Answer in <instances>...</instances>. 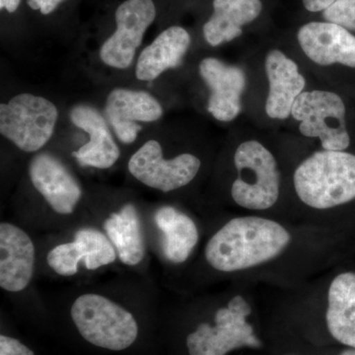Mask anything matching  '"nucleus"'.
Returning a JSON list of instances; mask_svg holds the SVG:
<instances>
[{"label":"nucleus","mask_w":355,"mask_h":355,"mask_svg":"<svg viewBox=\"0 0 355 355\" xmlns=\"http://www.w3.org/2000/svg\"><path fill=\"white\" fill-rule=\"evenodd\" d=\"M36 249L27 232L10 222L0 224V286L17 293L31 284Z\"/></svg>","instance_id":"nucleus-11"},{"label":"nucleus","mask_w":355,"mask_h":355,"mask_svg":"<svg viewBox=\"0 0 355 355\" xmlns=\"http://www.w3.org/2000/svg\"><path fill=\"white\" fill-rule=\"evenodd\" d=\"M345 113L340 96L330 91L314 90L298 96L291 116L300 121V132L306 137L319 139L324 150L345 151L350 146Z\"/></svg>","instance_id":"nucleus-6"},{"label":"nucleus","mask_w":355,"mask_h":355,"mask_svg":"<svg viewBox=\"0 0 355 355\" xmlns=\"http://www.w3.org/2000/svg\"><path fill=\"white\" fill-rule=\"evenodd\" d=\"M200 159L189 153L166 160L160 144L149 140L130 157L128 167L140 183L169 193L190 184L200 171Z\"/></svg>","instance_id":"nucleus-8"},{"label":"nucleus","mask_w":355,"mask_h":355,"mask_svg":"<svg viewBox=\"0 0 355 355\" xmlns=\"http://www.w3.org/2000/svg\"><path fill=\"white\" fill-rule=\"evenodd\" d=\"M214 13L203 26L205 41L212 46L233 41L243 34V27L260 16L261 0H214Z\"/></svg>","instance_id":"nucleus-18"},{"label":"nucleus","mask_w":355,"mask_h":355,"mask_svg":"<svg viewBox=\"0 0 355 355\" xmlns=\"http://www.w3.org/2000/svg\"><path fill=\"white\" fill-rule=\"evenodd\" d=\"M105 233L113 243L118 258L123 265H139L146 257V240L139 212L128 203L104 222Z\"/></svg>","instance_id":"nucleus-21"},{"label":"nucleus","mask_w":355,"mask_h":355,"mask_svg":"<svg viewBox=\"0 0 355 355\" xmlns=\"http://www.w3.org/2000/svg\"><path fill=\"white\" fill-rule=\"evenodd\" d=\"M294 188L308 207L328 209L355 198V155L345 151L315 153L295 170Z\"/></svg>","instance_id":"nucleus-2"},{"label":"nucleus","mask_w":355,"mask_h":355,"mask_svg":"<svg viewBox=\"0 0 355 355\" xmlns=\"http://www.w3.org/2000/svg\"><path fill=\"white\" fill-rule=\"evenodd\" d=\"M0 355H36L29 347L17 338L0 336Z\"/></svg>","instance_id":"nucleus-25"},{"label":"nucleus","mask_w":355,"mask_h":355,"mask_svg":"<svg viewBox=\"0 0 355 355\" xmlns=\"http://www.w3.org/2000/svg\"><path fill=\"white\" fill-rule=\"evenodd\" d=\"M265 69L270 86L266 113L270 119L286 120L291 116L298 96L304 92L305 77L299 71L296 62L279 50L268 51Z\"/></svg>","instance_id":"nucleus-15"},{"label":"nucleus","mask_w":355,"mask_h":355,"mask_svg":"<svg viewBox=\"0 0 355 355\" xmlns=\"http://www.w3.org/2000/svg\"><path fill=\"white\" fill-rule=\"evenodd\" d=\"M65 0H28L27 4L33 10H39L43 15L53 13Z\"/></svg>","instance_id":"nucleus-26"},{"label":"nucleus","mask_w":355,"mask_h":355,"mask_svg":"<svg viewBox=\"0 0 355 355\" xmlns=\"http://www.w3.org/2000/svg\"><path fill=\"white\" fill-rule=\"evenodd\" d=\"M154 222L162 233L166 259L176 265L188 260L200 239L195 221L175 207H162L154 214Z\"/></svg>","instance_id":"nucleus-20"},{"label":"nucleus","mask_w":355,"mask_h":355,"mask_svg":"<svg viewBox=\"0 0 355 355\" xmlns=\"http://www.w3.org/2000/svg\"><path fill=\"white\" fill-rule=\"evenodd\" d=\"M238 178L231 196L238 205L250 210H266L279 197L280 174L273 154L257 140H247L236 149Z\"/></svg>","instance_id":"nucleus-4"},{"label":"nucleus","mask_w":355,"mask_h":355,"mask_svg":"<svg viewBox=\"0 0 355 355\" xmlns=\"http://www.w3.org/2000/svg\"><path fill=\"white\" fill-rule=\"evenodd\" d=\"M200 74L210 90L209 113L217 121L235 120L241 113L242 95L246 88L245 72L218 58H207L200 64Z\"/></svg>","instance_id":"nucleus-12"},{"label":"nucleus","mask_w":355,"mask_h":355,"mask_svg":"<svg viewBox=\"0 0 355 355\" xmlns=\"http://www.w3.org/2000/svg\"><path fill=\"white\" fill-rule=\"evenodd\" d=\"M70 120L90 137L87 144L72 153L79 164L97 169H109L116 164L120 149L101 114L92 107L78 105L70 112Z\"/></svg>","instance_id":"nucleus-16"},{"label":"nucleus","mask_w":355,"mask_h":355,"mask_svg":"<svg viewBox=\"0 0 355 355\" xmlns=\"http://www.w3.org/2000/svg\"><path fill=\"white\" fill-rule=\"evenodd\" d=\"M251 307L241 295L235 296L226 307L217 311L214 324H200L187 336L190 355H225L243 347H259L260 340L246 319Z\"/></svg>","instance_id":"nucleus-7"},{"label":"nucleus","mask_w":355,"mask_h":355,"mask_svg":"<svg viewBox=\"0 0 355 355\" xmlns=\"http://www.w3.org/2000/svg\"><path fill=\"white\" fill-rule=\"evenodd\" d=\"M190 44V34L183 27L167 28L140 53L135 69L137 78L153 81L166 70L179 67Z\"/></svg>","instance_id":"nucleus-17"},{"label":"nucleus","mask_w":355,"mask_h":355,"mask_svg":"<svg viewBox=\"0 0 355 355\" xmlns=\"http://www.w3.org/2000/svg\"><path fill=\"white\" fill-rule=\"evenodd\" d=\"M340 355H355V349L345 350Z\"/></svg>","instance_id":"nucleus-29"},{"label":"nucleus","mask_w":355,"mask_h":355,"mask_svg":"<svg viewBox=\"0 0 355 355\" xmlns=\"http://www.w3.org/2000/svg\"><path fill=\"white\" fill-rule=\"evenodd\" d=\"M70 316L79 335L101 349L121 352L132 347L139 336V324L132 313L101 294L78 296Z\"/></svg>","instance_id":"nucleus-3"},{"label":"nucleus","mask_w":355,"mask_h":355,"mask_svg":"<svg viewBox=\"0 0 355 355\" xmlns=\"http://www.w3.org/2000/svg\"><path fill=\"white\" fill-rule=\"evenodd\" d=\"M327 22L355 31V0H338L323 11Z\"/></svg>","instance_id":"nucleus-24"},{"label":"nucleus","mask_w":355,"mask_h":355,"mask_svg":"<svg viewBox=\"0 0 355 355\" xmlns=\"http://www.w3.org/2000/svg\"><path fill=\"white\" fill-rule=\"evenodd\" d=\"M29 176L33 186L53 211L60 216L73 214L83 190L58 159L46 153L35 156L30 163Z\"/></svg>","instance_id":"nucleus-10"},{"label":"nucleus","mask_w":355,"mask_h":355,"mask_svg":"<svg viewBox=\"0 0 355 355\" xmlns=\"http://www.w3.org/2000/svg\"><path fill=\"white\" fill-rule=\"evenodd\" d=\"M155 17L153 0H125L121 3L114 14L116 31L100 51L103 62L114 69H128Z\"/></svg>","instance_id":"nucleus-9"},{"label":"nucleus","mask_w":355,"mask_h":355,"mask_svg":"<svg viewBox=\"0 0 355 355\" xmlns=\"http://www.w3.org/2000/svg\"><path fill=\"white\" fill-rule=\"evenodd\" d=\"M106 114L119 139L132 144L142 128L137 121H157L162 116L163 109L149 93L116 88L107 99Z\"/></svg>","instance_id":"nucleus-14"},{"label":"nucleus","mask_w":355,"mask_h":355,"mask_svg":"<svg viewBox=\"0 0 355 355\" xmlns=\"http://www.w3.org/2000/svg\"><path fill=\"white\" fill-rule=\"evenodd\" d=\"M22 0H0V9H6L8 13H14L19 8Z\"/></svg>","instance_id":"nucleus-28"},{"label":"nucleus","mask_w":355,"mask_h":355,"mask_svg":"<svg viewBox=\"0 0 355 355\" xmlns=\"http://www.w3.org/2000/svg\"><path fill=\"white\" fill-rule=\"evenodd\" d=\"M73 241L83 256V263L89 270H96L116 260V249L106 233L95 228L76 231Z\"/></svg>","instance_id":"nucleus-22"},{"label":"nucleus","mask_w":355,"mask_h":355,"mask_svg":"<svg viewBox=\"0 0 355 355\" xmlns=\"http://www.w3.org/2000/svg\"><path fill=\"white\" fill-rule=\"evenodd\" d=\"M297 40L303 53L315 64L355 69V36L342 26L310 22L299 29Z\"/></svg>","instance_id":"nucleus-13"},{"label":"nucleus","mask_w":355,"mask_h":355,"mask_svg":"<svg viewBox=\"0 0 355 355\" xmlns=\"http://www.w3.org/2000/svg\"><path fill=\"white\" fill-rule=\"evenodd\" d=\"M303 6L310 12H320L326 10L338 0H302Z\"/></svg>","instance_id":"nucleus-27"},{"label":"nucleus","mask_w":355,"mask_h":355,"mask_svg":"<svg viewBox=\"0 0 355 355\" xmlns=\"http://www.w3.org/2000/svg\"><path fill=\"white\" fill-rule=\"evenodd\" d=\"M327 324L335 340L355 349V273L343 272L331 282Z\"/></svg>","instance_id":"nucleus-19"},{"label":"nucleus","mask_w":355,"mask_h":355,"mask_svg":"<svg viewBox=\"0 0 355 355\" xmlns=\"http://www.w3.org/2000/svg\"><path fill=\"white\" fill-rule=\"evenodd\" d=\"M58 116L53 102L23 93L0 106V132L20 150L35 153L50 140Z\"/></svg>","instance_id":"nucleus-5"},{"label":"nucleus","mask_w":355,"mask_h":355,"mask_svg":"<svg viewBox=\"0 0 355 355\" xmlns=\"http://www.w3.org/2000/svg\"><path fill=\"white\" fill-rule=\"evenodd\" d=\"M291 240L288 231L277 221L237 217L210 238L205 259L218 272H239L277 258Z\"/></svg>","instance_id":"nucleus-1"},{"label":"nucleus","mask_w":355,"mask_h":355,"mask_svg":"<svg viewBox=\"0 0 355 355\" xmlns=\"http://www.w3.org/2000/svg\"><path fill=\"white\" fill-rule=\"evenodd\" d=\"M46 261L51 270L60 277H73L78 272L83 256L74 241L57 245L49 252Z\"/></svg>","instance_id":"nucleus-23"}]
</instances>
